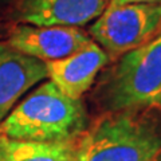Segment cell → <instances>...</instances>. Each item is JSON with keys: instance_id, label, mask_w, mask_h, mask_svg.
Instances as JSON below:
<instances>
[{"instance_id": "cell-1", "label": "cell", "mask_w": 161, "mask_h": 161, "mask_svg": "<svg viewBox=\"0 0 161 161\" xmlns=\"http://www.w3.org/2000/svg\"><path fill=\"white\" fill-rule=\"evenodd\" d=\"M73 142L74 161H161V110L103 112Z\"/></svg>"}, {"instance_id": "cell-2", "label": "cell", "mask_w": 161, "mask_h": 161, "mask_svg": "<svg viewBox=\"0 0 161 161\" xmlns=\"http://www.w3.org/2000/svg\"><path fill=\"white\" fill-rule=\"evenodd\" d=\"M87 125L82 101L67 97L48 80L0 122V136L20 141L60 142L78 137Z\"/></svg>"}, {"instance_id": "cell-3", "label": "cell", "mask_w": 161, "mask_h": 161, "mask_svg": "<svg viewBox=\"0 0 161 161\" xmlns=\"http://www.w3.org/2000/svg\"><path fill=\"white\" fill-rule=\"evenodd\" d=\"M94 99L103 112L137 108L161 110V32L119 57L101 77Z\"/></svg>"}, {"instance_id": "cell-4", "label": "cell", "mask_w": 161, "mask_h": 161, "mask_svg": "<svg viewBox=\"0 0 161 161\" xmlns=\"http://www.w3.org/2000/svg\"><path fill=\"white\" fill-rule=\"evenodd\" d=\"M161 32V4L140 3L110 7L90 26L89 35L115 60Z\"/></svg>"}, {"instance_id": "cell-5", "label": "cell", "mask_w": 161, "mask_h": 161, "mask_svg": "<svg viewBox=\"0 0 161 161\" xmlns=\"http://www.w3.org/2000/svg\"><path fill=\"white\" fill-rule=\"evenodd\" d=\"M93 42L83 30L71 26H32L18 23L9 30L7 44L43 62L62 59Z\"/></svg>"}, {"instance_id": "cell-6", "label": "cell", "mask_w": 161, "mask_h": 161, "mask_svg": "<svg viewBox=\"0 0 161 161\" xmlns=\"http://www.w3.org/2000/svg\"><path fill=\"white\" fill-rule=\"evenodd\" d=\"M110 0H19L9 19L32 26H85L106 9Z\"/></svg>"}, {"instance_id": "cell-7", "label": "cell", "mask_w": 161, "mask_h": 161, "mask_svg": "<svg viewBox=\"0 0 161 161\" xmlns=\"http://www.w3.org/2000/svg\"><path fill=\"white\" fill-rule=\"evenodd\" d=\"M109 60L103 48L92 42L66 58L46 62L47 77L67 97L80 99L93 86L101 69L106 66Z\"/></svg>"}, {"instance_id": "cell-8", "label": "cell", "mask_w": 161, "mask_h": 161, "mask_svg": "<svg viewBox=\"0 0 161 161\" xmlns=\"http://www.w3.org/2000/svg\"><path fill=\"white\" fill-rule=\"evenodd\" d=\"M46 78V62L0 43V122L24 93Z\"/></svg>"}, {"instance_id": "cell-9", "label": "cell", "mask_w": 161, "mask_h": 161, "mask_svg": "<svg viewBox=\"0 0 161 161\" xmlns=\"http://www.w3.org/2000/svg\"><path fill=\"white\" fill-rule=\"evenodd\" d=\"M73 141L36 142L0 136V161H74Z\"/></svg>"}, {"instance_id": "cell-10", "label": "cell", "mask_w": 161, "mask_h": 161, "mask_svg": "<svg viewBox=\"0 0 161 161\" xmlns=\"http://www.w3.org/2000/svg\"><path fill=\"white\" fill-rule=\"evenodd\" d=\"M161 0H110L108 6L110 7H119V6H126V4H140V3H160Z\"/></svg>"}, {"instance_id": "cell-11", "label": "cell", "mask_w": 161, "mask_h": 161, "mask_svg": "<svg viewBox=\"0 0 161 161\" xmlns=\"http://www.w3.org/2000/svg\"><path fill=\"white\" fill-rule=\"evenodd\" d=\"M19 2V0H0V4H14Z\"/></svg>"}, {"instance_id": "cell-12", "label": "cell", "mask_w": 161, "mask_h": 161, "mask_svg": "<svg viewBox=\"0 0 161 161\" xmlns=\"http://www.w3.org/2000/svg\"><path fill=\"white\" fill-rule=\"evenodd\" d=\"M160 4H161V2H160Z\"/></svg>"}]
</instances>
